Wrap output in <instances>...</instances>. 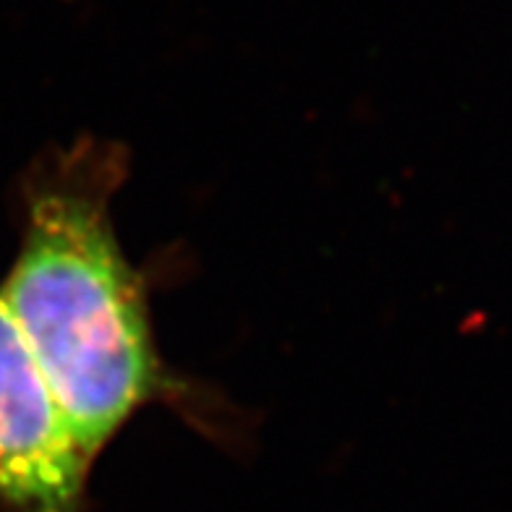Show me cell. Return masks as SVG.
I'll list each match as a JSON object with an SVG mask.
<instances>
[{
  "mask_svg": "<svg viewBox=\"0 0 512 512\" xmlns=\"http://www.w3.org/2000/svg\"><path fill=\"white\" fill-rule=\"evenodd\" d=\"M131 155L95 134L42 152L19 181V251L0 301L89 458L147 408H168L215 445L251 426L225 395L186 377L157 345L149 280L115 233Z\"/></svg>",
  "mask_w": 512,
  "mask_h": 512,
  "instance_id": "cell-1",
  "label": "cell"
},
{
  "mask_svg": "<svg viewBox=\"0 0 512 512\" xmlns=\"http://www.w3.org/2000/svg\"><path fill=\"white\" fill-rule=\"evenodd\" d=\"M95 465L0 301V512H92Z\"/></svg>",
  "mask_w": 512,
  "mask_h": 512,
  "instance_id": "cell-2",
  "label": "cell"
}]
</instances>
